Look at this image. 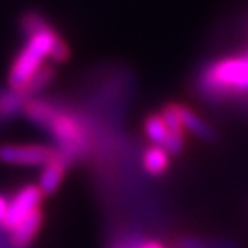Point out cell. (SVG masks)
<instances>
[{"mask_svg": "<svg viewBox=\"0 0 248 248\" xmlns=\"http://www.w3.org/2000/svg\"><path fill=\"white\" fill-rule=\"evenodd\" d=\"M45 24H48V21H46L45 16L38 11H26L19 17V31L24 38L33 35L35 31H38L40 28H43Z\"/></svg>", "mask_w": 248, "mask_h": 248, "instance_id": "cell-15", "label": "cell"}, {"mask_svg": "<svg viewBox=\"0 0 248 248\" xmlns=\"http://www.w3.org/2000/svg\"><path fill=\"white\" fill-rule=\"evenodd\" d=\"M43 222L42 209H35L31 214H28L19 224L16 226L12 231H9V245L12 248H28L38 234Z\"/></svg>", "mask_w": 248, "mask_h": 248, "instance_id": "cell-7", "label": "cell"}, {"mask_svg": "<svg viewBox=\"0 0 248 248\" xmlns=\"http://www.w3.org/2000/svg\"><path fill=\"white\" fill-rule=\"evenodd\" d=\"M23 114L52 136L57 143V152L69 164L83 159V155L88 152V129L76 112L59 107L52 100L31 97L24 105Z\"/></svg>", "mask_w": 248, "mask_h": 248, "instance_id": "cell-1", "label": "cell"}, {"mask_svg": "<svg viewBox=\"0 0 248 248\" xmlns=\"http://www.w3.org/2000/svg\"><path fill=\"white\" fill-rule=\"evenodd\" d=\"M54 78H55L54 64H43V66L36 71L35 76L30 79V83H28L26 88H24V93H26L30 98L36 97V95H40L46 86L54 81Z\"/></svg>", "mask_w": 248, "mask_h": 248, "instance_id": "cell-13", "label": "cell"}, {"mask_svg": "<svg viewBox=\"0 0 248 248\" xmlns=\"http://www.w3.org/2000/svg\"><path fill=\"white\" fill-rule=\"evenodd\" d=\"M69 54H71L69 45H67L66 40H64V38L61 36V38H59L57 42H55L54 48H52L50 59L55 62V64H62V62H66L67 59H69Z\"/></svg>", "mask_w": 248, "mask_h": 248, "instance_id": "cell-16", "label": "cell"}, {"mask_svg": "<svg viewBox=\"0 0 248 248\" xmlns=\"http://www.w3.org/2000/svg\"><path fill=\"white\" fill-rule=\"evenodd\" d=\"M138 248H166V247L157 240H145L143 238V240L138 243Z\"/></svg>", "mask_w": 248, "mask_h": 248, "instance_id": "cell-18", "label": "cell"}, {"mask_svg": "<svg viewBox=\"0 0 248 248\" xmlns=\"http://www.w3.org/2000/svg\"><path fill=\"white\" fill-rule=\"evenodd\" d=\"M61 38L59 31L50 23L40 28L33 35L26 36V43L17 52L11 64V69L7 74L9 88L23 92L30 79L36 74V71L43 66L46 57H50V52L54 48L55 42Z\"/></svg>", "mask_w": 248, "mask_h": 248, "instance_id": "cell-3", "label": "cell"}, {"mask_svg": "<svg viewBox=\"0 0 248 248\" xmlns=\"http://www.w3.org/2000/svg\"><path fill=\"white\" fill-rule=\"evenodd\" d=\"M143 240L140 234H124L110 243L108 248H138V243Z\"/></svg>", "mask_w": 248, "mask_h": 248, "instance_id": "cell-17", "label": "cell"}, {"mask_svg": "<svg viewBox=\"0 0 248 248\" xmlns=\"http://www.w3.org/2000/svg\"><path fill=\"white\" fill-rule=\"evenodd\" d=\"M57 155V148L48 145H0V162L12 166H45Z\"/></svg>", "mask_w": 248, "mask_h": 248, "instance_id": "cell-4", "label": "cell"}, {"mask_svg": "<svg viewBox=\"0 0 248 248\" xmlns=\"http://www.w3.org/2000/svg\"><path fill=\"white\" fill-rule=\"evenodd\" d=\"M43 200V193L38 185H24L12 195L9 200L7 214L2 222V228L5 231H12L16 226L23 221L28 214H31L35 209H38Z\"/></svg>", "mask_w": 248, "mask_h": 248, "instance_id": "cell-5", "label": "cell"}, {"mask_svg": "<svg viewBox=\"0 0 248 248\" xmlns=\"http://www.w3.org/2000/svg\"><path fill=\"white\" fill-rule=\"evenodd\" d=\"M178 110H179V117H181L183 128L191 131L193 135H197L198 138L205 140V141L216 140V131H214L212 126L209 123H205L197 112H193L190 107L178 104Z\"/></svg>", "mask_w": 248, "mask_h": 248, "instance_id": "cell-9", "label": "cell"}, {"mask_svg": "<svg viewBox=\"0 0 248 248\" xmlns=\"http://www.w3.org/2000/svg\"><path fill=\"white\" fill-rule=\"evenodd\" d=\"M176 248H240L234 240L229 238H200L181 236L176 240Z\"/></svg>", "mask_w": 248, "mask_h": 248, "instance_id": "cell-12", "label": "cell"}, {"mask_svg": "<svg viewBox=\"0 0 248 248\" xmlns=\"http://www.w3.org/2000/svg\"><path fill=\"white\" fill-rule=\"evenodd\" d=\"M141 166L150 176H162L169 167V152L162 147L152 145L141 155Z\"/></svg>", "mask_w": 248, "mask_h": 248, "instance_id": "cell-11", "label": "cell"}, {"mask_svg": "<svg viewBox=\"0 0 248 248\" xmlns=\"http://www.w3.org/2000/svg\"><path fill=\"white\" fill-rule=\"evenodd\" d=\"M69 166L71 164L59 152L50 162H46L43 166L38 178V186L43 195H52L59 190V186L64 181V176H66V170Z\"/></svg>", "mask_w": 248, "mask_h": 248, "instance_id": "cell-8", "label": "cell"}, {"mask_svg": "<svg viewBox=\"0 0 248 248\" xmlns=\"http://www.w3.org/2000/svg\"><path fill=\"white\" fill-rule=\"evenodd\" d=\"M143 129L147 138L152 141V145H157V147H162L169 152V155H178L183 152L181 141L172 138V135L169 133L166 126V121L160 114H150V116L145 117Z\"/></svg>", "mask_w": 248, "mask_h": 248, "instance_id": "cell-6", "label": "cell"}, {"mask_svg": "<svg viewBox=\"0 0 248 248\" xmlns=\"http://www.w3.org/2000/svg\"><path fill=\"white\" fill-rule=\"evenodd\" d=\"M7 207H9V200L5 197H2V195H0V226H2V222H4V219H5Z\"/></svg>", "mask_w": 248, "mask_h": 248, "instance_id": "cell-19", "label": "cell"}, {"mask_svg": "<svg viewBox=\"0 0 248 248\" xmlns=\"http://www.w3.org/2000/svg\"><path fill=\"white\" fill-rule=\"evenodd\" d=\"M160 116L166 121V126L169 129V133L172 135V138L185 143V128H183L181 117H179V110H178V104H167L164 105Z\"/></svg>", "mask_w": 248, "mask_h": 248, "instance_id": "cell-14", "label": "cell"}, {"mask_svg": "<svg viewBox=\"0 0 248 248\" xmlns=\"http://www.w3.org/2000/svg\"><path fill=\"white\" fill-rule=\"evenodd\" d=\"M30 100L26 93L17 90H0V121H11L17 114L23 112L24 105Z\"/></svg>", "mask_w": 248, "mask_h": 248, "instance_id": "cell-10", "label": "cell"}, {"mask_svg": "<svg viewBox=\"0 0 248 248\" xmlns=\"http://www.w3.org/2000/svg\"><path fill=\"white\" fill-rule=\"evenodd\" d=\"M197 92L210 102L248 93V54L229 55L207 64L197 78Z\"/></svg>", "mask_w": 248, "mask_h": 248, "instance_id": "cell-2", "label": "cell"}]
</instances>
